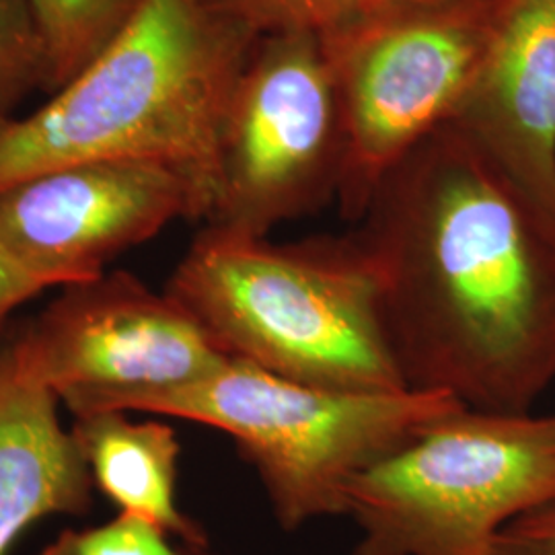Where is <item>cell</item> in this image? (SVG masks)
I'll return each mask as SVG.
<instances>
[{
	"label": "cell",
	"mask_w": 555,
	"mask_h": 555,
	"mask_svg": "<svg viewBox=\"0 0 555 555\" xmlns=\"http://www.w3.org/2000/svg\"><path fill=\"white\" fill-rule=\"evenodd\" d=\"M408 389L531 412L555 380V224L438 128L380 179L358 220Z\"/></svg>",
	"instance_id": "obj_1"
},
{
	"label": "cell",
	"mask_w": 555,
	"mask_h": 555,
	"mask_svg": "<svg viewBox=\"0 0 555 555\" xmlns=\"http://www.w3.org/2000/svg\"><path fill=\"white\" fill-rule=\"evenodd\" d=\"M258 40L210 0H144L52 100L0 128V192L68 165L151 160L192 179L210 217L222 119Z\"/></svg>",
	"instance_id": "obj_2"
},
{
	"label": "cell",
	"mask_w": 555,
	"mask_h": 555,
	"mask_svg": "<svg viewBox=\"0 0 555 555\" xmlns=\"http://www.w3.org/2000/svg\"><path fill=\"white\" fill-rule=\"evenodd\" d=\"M165 293L229 357L278 377L341 391L408 389L357 233L270 243L206 227Z\"/></svg>",
	"instance_id": "obj_3"
},
{
	"label": "cell",
	"mask_w": 555,
	"mask_h": 555,
	"mask_svg": "<svg viewBox=\"0 0 555 555\" xmlns=\"http://www.w3.org/2000/svg\"><path fill=\"white\" fill-rule=\"evenodd\" d=\"M461 405L440 391L305 385L233 358L210 377L142 401L137 412L227 433L256 467L278 525L297 531L313 518L346 515L354 477Z\"/></svg>",
	"instance_id": "obj_4"
},
{
	"label": "cell",
	"mask_w": 555,
	"mask_h": 555,
	"mask_svg": "<svg viewBox=\"0 0 555 555\" xmlns=\"http://www.w3.org/2000/svg\"><path fill=\"white\" fill-rule=\"evenodd\" d=\"M555 502V414L456 408L346 490L354 555H492L500 531Z\"/></svg>",
	"instance_id": "obj_5"
},
{
	"label": "cell",
	"mask_w": 555,
	"mask_h": 555,
	"mask_svg": "<svg viewBox=\"0 0 555 555\" xmlns=\"http://www.w3.org/2000/svg\"><path fill=\"white\" fill-rule=\"evenodd\" d=\"M346 160L348 124L325 43L309 34L263 36L224 112L206 227L268 237L337 199Z\"/></svg>",
	"instance_id": "obj_6"
},
{
	"label": "cell",
	"mask_w": 555,
	"mask_h": 555,
	"mask_svg": "<svg viewBox=\"0 0 555 555\" xmlns=\"http://www.w3.org/2000/svg\"><path fill=\"white\" fill-rule=\"evenodd\" d=\"M511 0H426L323 40L344 101L341 219H362L380 179L455 114Z\"/></svg>",
	"instance_id": "obj_7"
},
{
	"label": "cell",
	"mask_w": 555,
	"mask_h": 555,
	"mask_svg": "<svg viewBox=\"0 0 555 555\" xmlns=\"http://www.w3.org/2000/svg\"><path fill=\"white\" fill-rule=\"evenodd\" d=\"M17 341L75 417L137 412L233 360L179 300L126 272L66 286Z\"/></svg>",
	"instance_id": "obj_8"
},
{
	"label": "cell",
	"mask_w": 555,
	"mask_h": 555,
	"mask_svg": "<svg viewBox=\"0 0 555 555\" xmlns=\"http://www.w3.org/2000/svg\"><path fill=\"white\" fill-rule=\"evenodd\" d=\"M206 217L198 188L173 167L79 163L0 192V245L54 286H70L103 276L109 259L169 222Z\"/></svg>",
	"instance_id": "obj_9"
},
{
	"label": "cell",
	"mask_w": 555,
	"mask_h": 555,
	"mask_svg": "<svg viewBox=\"0 0 555 555\" xmlns=\"http://www.w3.org/2000/svg\"><path fill=\"white\" fill-rule=\"evenodd\" d=\"M444 126L555 224V0H511Z\"/></svg>",
	"instance_id": "obj_10"
},
{
	"label": "cell",
	"mask_w": 555,
	"mask_h": 555,
	"mask_svg": "<svg viewBox=\"0 0 555 555\" xmlns=\"http://www.w3.org/2000/svg\"><path fill=\"white\" fill-rule=\"evenodd\" d=\"M59 396L41 383L15 339L0 350V555L43 516L87 515L93 477Z\"/></svg>",
	"instance_id": "obj_11"
},
{
	"label": "cell",
	"mask_w": 555,
	"mask_h": 555,
	"mask_svg": "<svg viewBox=\"0 0 555 555\" xmlns=\"http://www.w3.org/2000/svg\"><path fill=\"white\" fill-rule=\"evenodd\" d=\"M70 433L93 481L121 513L155 522L183 545L208 547L204 527L178 506L181 447L171 426L109 410L77 416Z\"/></svg>",
	"instance_id": "obj_12"
},
{
	"label": "cell",
	"mask_w": 555,
	"mask_h": 555,
	"mask_svg": "<svg viewBox=\"0 0 555 555\" xmlns=\"http://www.w3.org/2000/svg\"><path fill=\"white\" fill-rule=\"evenodd\" d=\"M144 0H29L43 50L41 85L56 93L134 20Z\"/></svg>",
	"instance_id": "obj_13"
},
{
	"label": "cell",
	"mask_w": 555,
	"mask_h": 555,
	"mask_svg": "<svg viewBox=\"0 0 555 555\" xmlns=\"http://www.w3.org/2000/svg\"><path fill=\"white\" fill-rule=\"evenodd\" d=\"M227 17L263 36L309 34L332 40L385 17L403 7L426 0H210Z\"/></svg>",
	"instance_id": "obj_14"
},
{
	"label": "cell",
	"mask_w": 555,
	"mask_h": 555,
	"mask_svg": "<svg viewBox=\"0 0 555 555\" xmlns=\"http://www.w3.org/2000/svg\"><path fill=\"white\" fill-rule=\"evenodd\" d=\"M41 75L43 50L29 0H0V128Z\"/></svg>",
	"instance_id": "obj_15"
},
{
	"label": "cell",
	"mask_w": 555,
	"mask_h": 555,
	"mask_svg": "<svg viewBox=\"0 0 555 555\" xmlns=\"http://www.w3.org/2000/svg\"><path fill=\"white\" fill-rule=\"evenodd\" d=\"M41 555H212L176 545L171 535L142 516L121 513L116 520L82 531H64Z\"/></svg>",
	"instance_id": "obj_16"
},
{
	"label": "cell",
	"mask_w": 555,
	"mask_h": 555,
	"mask_svg": "<svg viewBox=\"0 0 555 555\" xmlns=\"http://www.w3.org/2000/svg\"><path fill=\"white\" fill-rule=\"evenodd\" d=\"M492 555H555V502L508 522Z\"/></svg>",
	"instance_id": "obj_17"
},
{
	"label": "cell",
	"mask_w": 555,
	"mask_h": 555,
	"mask_svg": "<svg viewBox=\"0 0 555 555\" xmlns=\"http://www.w3.org/2000/svg\"><path fill=\"white\" fill-rule=\"evenodd\" d=\"M50 286L54 284L48 278L25 268L0 245V323L13 309Z\"/></svg>",
	"instance_id": "obj_18"
}]
</instances>
